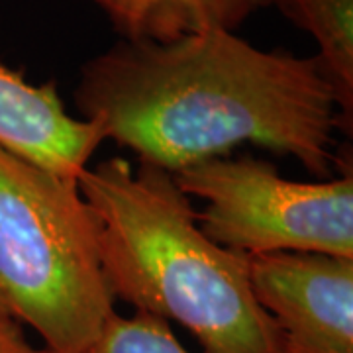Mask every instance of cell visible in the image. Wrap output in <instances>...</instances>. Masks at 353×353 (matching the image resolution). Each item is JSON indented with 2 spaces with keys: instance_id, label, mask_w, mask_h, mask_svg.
Here are the masks:
<instances>
[{
  "instance_id": "5b68a950",
  "label": "cell",
  "mask_w": 353,
  "mask_h": 353,
  "mask_svg": "<svg viewBox=\"0 0 353 353\" xmlns=\"http://www.w3.org/2000/svg\"><path fill=\"white\" fill-rule=\"evenodd\" d=\"M250 283L277 322L285 353H353V259L324 253H252Z\"/></svg>"
},
{
  "instance_id": "3957f363",
  "label": "cell",
  "mask_w": 353,
  "mask_h": 353,
  "mask_svg": "<svg viewBox=\"0 0 353 353\" xmlns=\"http://www.w3.org/2000/svg\"><path fill=\"white\" fill-rule=\"evenodd\" d=\"M101 226L77 179L0 145V318L85 353L114 314Z\"/></svg>"
},
{
  "instance_id": "7a4b0ae2",
  "label": "cell",
  "mask_w": 353,
  "mask_h": 353,
  "mask_svg": "<svg viewBox=\"0 0 353 353\" xmlns=\"http://www.w3.org/2000/svg\"><path fill=\"white\" fill-rule=\"evenodd\" d=\"M77 185L101 226L114 301L173 318L204 353H285L283 332L253 294L248 253L202 232L173 173L112 157L83 169Z\"/></svg>"
},
{
  "instance_id": "30bf717a",
  "label": "cell",
  "mask_w": 353,
  "mask_h": 353,
  "mask_svg": "<svg viewBox=\"0 0 353 353\" xmlns=\"http://www.w3.org/2000/svg\"><path fill=\"white\" fill-rule=\"evenodd\" d=\"M0 353H57L50 347H34L26 338L22 324L0 318Z\"/></svg>"
},
{
  "instance_id": "6da1fadb",
  "label": "cell",
  "mask_w": 353,
  "mask_h": 353,
  "mask_svg": "<svg viewBox=\"0 0 353 353\" xmlns=\"http://www.w3.org/2000/svg\"><path fill=\"white\" fill-rule=\"evenodd\" d=\"M85 120L173 173L241 143L290 155L318 179L340 163V110L318 57L263 51L228 30L122 39L81 67Z\"/></svg>"
},
{
  "instance_id": "ba28073f",
  "label": "cell",
  "mask_w": 353,
  "mask_h": 353,
  "mask_svg": "<svg viewBox=\"0 0 353 353\" xmlns=\"http://www.w3.org/2000/svg\"><path fill=\"white\" fill-rule=\"evenodd\" d=\"M296 28L318 43V61L336 92L340 130L352 134L353 0H271Z\"/></svg>"
},
{
  "instance_id": "277c9868",
  "label": "cell",
  "mask_w": 353,
  "mask_h": 353,
  "mask_svg": "<svg viewBox=\"0 0 353 353\" xmlns=\"http://www.w3.org/2000/svg\"><path fill=\"white\" fill-rule=\"evenodd\" d=\"M175 181L187 196L206 202L199 226L222 248L353 259L352 169L328 183H296L265 159L226 155L189 165Z\"/></svg>"
},
{
  "instance_id": "9c48e42d",
  "label": "cell",
  "mask_w": 353,
  "mask_h": 353,
  "mask_svg": "<svg viewBox=\"0 0 353 353\" xmlns=\"http://www.w3.org/2000/svg\"><path fill=\"white\" fill-rule=\"evenodd\" d=\"M85 353H189L175 338L169 322L150 312L124 318L114 312L97 341Z\"/></svg>"
},
{
  "instance_id": "8992f818",
  "label": "cell",
  "mask_w": 353,
  "mask_h": 353,
  "mask_svg": "<svg viewBox=\"0 0 353 353\" xmlns=\"http://www.w3.org/2000/svg\"><path fill=\"white\" fill-rule=\"evenodd\" d=\"M104 136L65 110L55 83H28L0 63V145L53 173L77 179Z\"/></svg>"
},
{
  "instance_id": "52a82bcc",
  "label": "cell",
  "mask_w": 353,
  "mask_h": 353,
  "mask_svg": "<svg viewBox=\"0 0 353 353\" xmlns=\"http://www.w3.org/2000/svg\"><path fill=\"white\" fill-rule=\"evenodd\" d=\"M130 41H173L208 30L236 32L271 0H92Z\"/></svg>"
}]
</instances>
